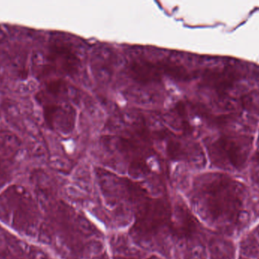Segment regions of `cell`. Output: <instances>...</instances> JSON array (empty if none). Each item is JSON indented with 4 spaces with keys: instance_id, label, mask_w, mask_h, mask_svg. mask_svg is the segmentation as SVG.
<instances>
[{
    "instance_id": "6da1fadb",
    "label": "cell",
    "mask_w": 259,
    "mask_h": 259,
    "mask_svg": "<svg viewBox=\"0 0 259 259\" xmlns=\"http://www.w3.org/2000/svg\"><path fill=\"white\" fill-rule=\"evenodd\" d=\"M249 193L243 184L222 173L198 176L190 193L193 206L208 225L237 232L249 220Z\"/></svg>"
},
{
    "instance_id": "7a4b0ae2",
    "label": "cell",
    "mask_w": 259,
    "mask_h": 259,
    "mask_svg": "<svg viewBox=\"0 0 259 259\" xmlns=\"http://www.w3.org/2000/svg\"><path fill=\"white\" fill-rule=\"evenodd\" d=\"M252 137L242 134H225L207 144L213 165L226 170H240L247 162Z\"/></svg>"
},
{
    "instance_id": "3957f363",
    "label": "cell",
    "mask_w": 259,
    "mask_h": 259,
    "mask_svg": "<svg viewBox=\"0 0 259 259\" xmlns=\"http://www.w3.org/2000/svg\"><path fill=\"white\" fill-rule=\"evenodd\" d=\"M47 61L49 66L65 76L77 74L80 65V59L74 49L64 43L56 42L50 46Z\"/></svg>"
},
{
    "instance_id": "277c9868",
    "label": "cell",
    "mask_w": 259,
    "mask_h": 259,
    "mask_svg": "<svg viewBox=\"0 0 259 259\" xmlns=\"http://www.w3.org/2000/svg\"><path fill=\"white\" fill-rule=\"evenodd\" d=\"M238 80V72L232 68H208L202 72L201 85L222 96L225 95Z\"/></svg>"
},
{
    "instance_id": "5b68a950",
    "label": "cell",
    "mask_w": 259,
    "mask_h": 259,
    "mask_svg": "<svg viewBox=\"0 0 259 259\" xmlns=\"http://www.w3.org/2000/svg\"><path fill=\"white\" fill-rule=\"evenodd\" d=\"M44 120L51 129L58 128L59 131L68 134L74 130L75 111L74 108L65 109L56 103H47L44 106Z\"/></svg>"
},
{
    "instance_id": "8992f818",
    "label": "cell",
    "mask_w": 259,
    "mask_h": 259,
    "mask_svg": "<svg viewBox=\"0 0 259 259\" xmlns=\"http://www.w3.org/2000/svg\"><path fill=\"white\" fill-rule=\"evenodd\" d=\"M129 76L140 85L160 83L164 76L159 62H152L146 59L133 61L128 67Z\"/></svg>"
},
{
    "instance_id": "52a82bcc",
    "label": "cell",
    "mask_w": 259,
    "mask_h": 259,
    "mask_svg": "<svg viewBox=\"0 0 259 259\" xmlns=\"http://www.w3.org/2000/svg\"><path fill=\"white\" fill-rule=\"evenodd\" d=\"M164 76H168L177 82H188L192 79L188 70L184 66L172 61H163L159 62Z\"/></svg>"
},
{
    "instance_id": "ba28073f",
    "label": "cell",
    "mask_w": 259,
    "mask_h": 259,
    "mask_svg": "<svg viewBox=\"0 0 259 259\" xmlns=\"http://www.w3.org/2000/svg\"><path fill=\"white\" fill-rule=\"evenodd\" d=\"M211 259H234V245L224 239L217 238L210 243Z\"/></svg>"
},
{
    "instance_id": "9c48e42d",
    "label": "cell",
    "mask_w": 259,
    "mask_h": 259,
    "mask_svg": "<svg viewBox=\"0 0 259 259\" xmlns=\"http://www.w3.org/2000/svg\"><path fill=\"white\" fill-rule=\"evenodd\" d=\"M166 154L169 159L174 161H190L188 152L184 144L176 138H170L166 144Z\"/></svg>"
},
{
    "instance_id": "30bf717a",
    "label": "cell",
    "mask_w": 259,
    "mask_h": 259,
    "mask_svg": "<svg viewBox=\"0 0 259 259\" xmlns=\"http://www.w3.org/2000/svg\"><path fill=\"white\" fill-rule=\"evenodd\" d=\"M47 92L55 97L65 95L68 92V86L67 83L62 79H56L50 81L46 87Z\"/></svg>"
},
{
    "instance_id": "8fae6325",
    "label": "cell",
    "mask_w": 259,
    "mask_h": 259,
    "mask_svg": "<svg viewBox=\"0 0 259 259\" xmlns=\"http://www.w3.org/2000/svg\"><path fill=\"white\" fill-rule=\"evenodd\" d=\"M255 160L256 161L257 164H258L259 166V152H257L255 155Z\"/></svg>"
},
{
    "instance_id": "7c38bea8",
    "label": "cell",
    "mask_w": 259,
    "mask_h": 259,
    "mask_svg": "<svg viewBox=\"0 0 259 259\" xmlns=\"http://www.w3.org/2000/svg\"><path fill=\"white\" fill-rule=\"evenodd\" d=\"M149 259H160V258H155V257H153V258H149Z\"/></svg>"
}]
</instances>
